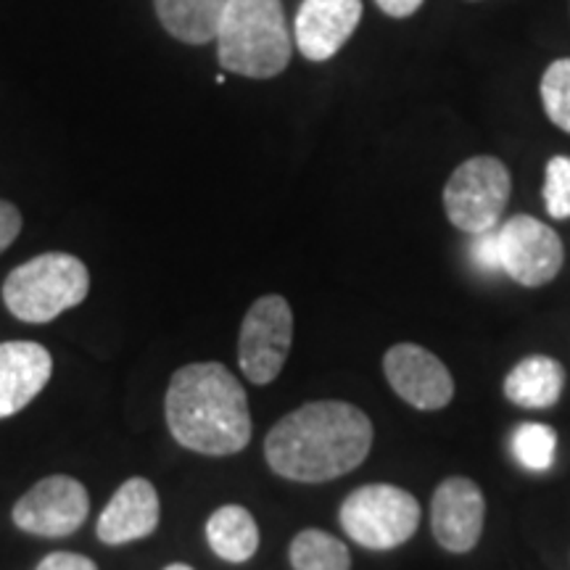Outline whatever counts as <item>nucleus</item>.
Instances as JSON below:
<instances>
[{"instance_id":"obj_5","label":"nucleus","mask_w":570,"mask_h":570,"mask_svg":"<svg viewBox=\"0 0 570 570\" xmlns=\"http://www.w3.org/2000/svg\"><path fill=\"white\" fill-rule=\"evenodd\" d=\"M338 520L360 547L394 550L417 531L420 504L410 491L391 483H367L344 499Z\"/></svg>"},{"instance_id":"obj_24","label":"nucleus","mask_w":570,"mask_h":570,"mask_svg":"<svg viewBox=\"0 0 570 570\" xmlns=\"http://www.w3.org/2000/svg\"><path fill=\"white\" fill-rule=\"evenodd\" d=\"M38 570H98V566L90 558H85V554L53 552L40 562Z\"/></svg>"},{"instance_id":"obj_23","label":"nucleus","mask_w":570,"mask_h":570,"mask_svg":"<svg viewBox=\"0 0 570 570\" xmlns=\"http://www.w3.org/2000/svg\"><path fill=\"white\" fill-rule=\"evenodd\" d=\"M21 233V212L11 202L0 198V254L9 248Z\"/></svg>"},{"instance_id":"obj_16","label":"nucleus","mask_w":570,"mask_h":570,"mask_svg":"<svg viewBox=\"0 0 570 570\" xmlns=\"http://www.w3.org/2000/svg\"><path fill=\"white\" fill-rule=\"evenodd\" d=\"M227 0H154L159 24L175 40L188 46H206L217 40Z\"/></svg>"},{"instance_id":"obj_11","label":"nucleus","mask_w":570,"mask_h":570,"mask_svg":"<svg viewBox=\"0 0 570 570\" xmlns=\"http://www.w3.org/2000/svg\"><path fill=\"white\" fill-rule=\"evenodd\" d=\"M487 518V499L479 483L470 479H446L439 483L431 502L433 537L446 552L465 554L479 544Z\"/></svg>"},{"instance_id":"obj_3","label":"nucleus","mask_w":570,"mask_h":570,"mask_svg":"<svg viewBox=\"0 0 570 570\" xmlns=\"http://www.w3.org/2000/svg\"><path fill=\"white\" fill-rule=\"evenodd\" d=\"M214 42L219 67L252 80L277 77L294 53L281 0H227Z\"/></svg>"},{"instance_id":"obj_26","label":"nucleus","mask_w":570,"mask_h":570,"mask_svg":"<svg viewBox=\"0 0 570 570\" xmlns=\"http://www.w3.org/2000/svg\"><path fill=\"white\" fill-rule=\"evenodd\" d=\"M164 570H194V568L185 566V562H173V566H167Z\"/></svg>"},{"instance_id":"obj_7","label":"nucleus","mask_w":570,"mask_h":570,"mask_svg":"<svg viewBox=\"0 0 570 570\" xmlns=\"http://www.w3.org/2000/svg\"><path fill=\"white\" fill-rule=\"evenodd\" d=\"M294 344V312L283 296L256 298L246 312L238 338V365L256 386L273 383Z\"/></svg>"},{"instance_id":"obj_2","label":"nucleus","mask_w":570,"mask_h":570,"mask_svg":"<svg viewBox=\"0 0 570 570\" xmlns=\"http://www.w3.org/2000/svg\"><path fill=\"white\" fill-rule=\"evenodd\" d=\"M164 415L177 444L209 458H230L252 441L246 389L219 362L177 370L164 396Z\"/></svg>"},{"instance_id":"obj_6","label":"nucleus","mask_w":570,"mask_h":570,"mask_svg":"<svg viewBox=\"0 0 570 570\" xmlns=\"http://www.w3.org/2000/svg\"><path fill=\"white\" fill-rule=\"evenodd\" d=\"M510 169L494 156H473L444 185V209L458 230L481 235L497 230L510 202Z\"/></svg>"},{"instance_id":"obj_25","label":"nucleus","mask_w":570,"mask_h":570,"mask_svg":"<svg viewBox=\"0 0 570 570\" xmlns=\"http://www.w3.org/2000/svg\"><path fill=\"white\" fill-rule=\"evenodd\" d=\"M375 6L391 19H407L423 6V0H375Z\"/></svg>"},{"instance_id":"obj_19","label":"nucleus","mask_w":570,"mask_h":570,"mask_svg":"<svg viewBox=\"0 0 570 570\" xmlns=\"http://www.w3.org/2000/svg\"><path fill=\"white\" fill-rule=\"evenodd\" d=\"M512 454L523 468L547 470L554 462V449H558V433L550 425L523 423L512 433Z\"/></svg>"},{"instance_id":"obj_1","label":"nucleus","mask_w":570,"mask_h":570,"mask_svg":"<svg viewBox=\"0 0 570 570\" xmlns=\"http://www.w3.org/2000/svg\"><path fill=\"white\" fill-rule=\"evenodd\" d=\"M373 446V423L338 399L309 402L277 420L265 439L273 473L296 483H325L352 473Z\"/></svg>"},{"instance_id":"obj_22","label":"nucleus","mask_w":570,"mask_h":570,"mask_svg":"<svg viewBox=\"0 0 570 570\" xmlns=\"http://www.w3.org/2000/svg\"><path fill=\"white\" fill-rule=\"evenodd\" d=\"M470 259L479 265L483 273H499V246H497V230L473 235V246H470Z\"/></svg>"},{"instance_id":"obj_17","label":"nucleus","mask_w":570,"mask_h":570,"mask_svg":"<svg viewBox=\"0 0 570 570\" xmlns=\"http://www.w3.org/2000/svg\"><path fill=\"white\" fill-rule=\"evenodd\" d=\"M206 539L217 558L240 566L259 550V525L246 508L225 504L206 520Z\"/></svg>"},{"instance_id":"obj_18","label":"nucleus","mask_w":570,"mask_h":570,"mask_svg":"<svg viewBox=\"0 0 570 570\" xmlns=\"http://www.w3.org/2000/svg\"><path fill=\"white\" fill-rule=\"evenodd\" d=\"M294 570H348L352 568V554L346 544L331 533L320 529H304L291 541L288 550Z\"/></svg>"},{"instance_id":"obj_12","label":"nucleus","mask_w":570,"mask_h":570,"mask_svg":"<svg viewBox=\"0 0 570 570\" xmlns=\"http://www.w3.org/2000/svg\"><path fill=\"white\" fill-rule=\"evenodd\" d=\"M362 0H302L294 19V40L306 61L333 59L362 21Z\"/></svg>"},{"instance_id":"obj_13","label":"nucleus","mask_w":570,"mask_h":570,"mask_svg":"<svg viewBox=\"0 0 570 570\" xmlns=\"http://www.w3.org/2000/svg\"><path fill=\"white\" fill-rule=\"evenodd\" d=\"M53 356L35 341L0 344V420L17 415L48 386Z\"/></svg>"},{"instance_id":"obj_20","label":"nucleus","mask_w":570,"mask_h":570,"mask_svg":"<svg viewBox=\"0 0 570 570\" xmlns=\"http://www.w3.org/2000/svg\"><path fill=\"white\" fill-rule=\"evenodd\" d=\"M541 104L562 132H570V59H558L541 77Z\"/></svg>"},{"instance_id":"obj_14","label":"nucleus","mask_w":570,"mask_h":570,"mask_svg":"<svg viewBox=\"0 0 570 570\" xmlns=\"http://www.w3.org/2000/svg\"><path fill=\"white\" fill-rule=\"evenodd\" d=\"M161 504L154 483L146 479H130L114 491L98 518V539L109 547L130 544V541L151 537L159 525Z\"/></svg>"},{"instance_id":"obj_4","label":"nucleus","mask_w":570,"mask_h":570,"mask_svg":"<svg viewBox=\"0 0 570 570\" xmlns=\"http://www.w3.org/2000/svg\"><path fill=\"white\" fill-rule=\"evenodd\" d=\"M90 273L77 256L40 254L11 269L3 283V304L21 323H51L88 298Z\"/></svg>"},{"instance_id":"obj_8","label":"nucleus","mask_w":570,"mask_h":570,"mask_svg":"<svg viewBox=\"0 0 570 570\" xmlns=\"http://www.w3.org/2000/svg\"><path fill=\"white\" fill-rule=\"evenodd\" d=\"M499 265L525 288L552 283L566 262L560 235L529 214H515L497 227Z\"/></svg>"},{"instance_id":"obj_9","label":"nucleus","mask_w":570,"mask_h":570,"mask_svg":"<svg viewBox=\"0 0 570 570\" xmlns=\"http://www.w3.org/2000/svg\"><path fill=\"white\" fill-rule=\"evenodd\" d=\"M90 497L77 479H42L13 504V523L35 537L59 539L75 533L88 520Z\"/></svg>"},{"instance_id":"obj_21","label":"nucleus","mask_w":570,"mask_h":570,"mask_svg":"<svg viewBox=\"0 0 570 570\" xmlns=\"http://www.w3.org/2000/svg\"><path fill=\"white\" fill-rule=\"evenodd\" d=\"M544 204L552 219H570V156H552L547 161Z\"/></svg>"},{"instance_id":"obj_15","label":"nucleus","mask_w":570,"mask_h":570,"mask_svg":"<svg viewBox=\"0 0 570 570\" xmlns=\"http://www.w3.org/2000/svg\"><path fill=\"white\" fill-rule=\"evenodd\" d=\"M566 389V367L552 356H525L504 377V396L518 407L547 410L560 402Z\"/></svg>"},{"instance_id":"obj_10","label":"nucleus","mask_w":570,"mask_h":570,"mask_svg":"<svg viewBox=\"0 0 570 570\" xmlns=\"http://www.w3.org/2000/svg\"><path fill=\"white\" fill-rule=\"evenodd\" d=\"M391 389L417 410H441L452 402V373L436 354L417 344H396L383 356Z\"/></svg>"}]
</instances>
